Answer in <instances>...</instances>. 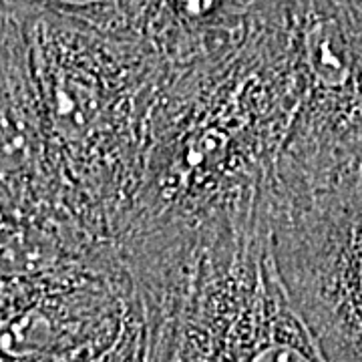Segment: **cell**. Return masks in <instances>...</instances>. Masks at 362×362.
I'll use <instances>...</instances> for the list:
<instances>
[{"mask_svg": "<svg viewBox=\"0 0 362 362\" xmlns=\"http://www.w3.org/2000/svg\"><path fill=\"white\" fill-rule=\"evenodd\" d=\"M39 90L54 194L52 228L113 244L137 192L161 93L145 75L109 69L63 16L13 0Z\"/></svg>", "mask_w": 362, "mask_h": 362, "instance_id": "obj_1", "label": "cell"}, {"mask_svg": "<svg viewBox=\"0 0 362 362\" xmlns=\"http://www.w3.org/2000/svg\"><path fill=\"white\" fill-rule=\"evenodd\" d=\"M286 294L328 362H362V175L270 199Z\"/></svg>", "mask_w": 362, "mask_h": 362, "instance_id": "obj_4", "label": "cell"}, {"mask_svg": "<svg viewBox=\"0 0 362 362\" xmlns=\"http://www.w3.org/2000/svg\"><path fill=\"white\" fill-rule=\"evenodd\" d=\"M294 54L300 95L270 197L362 175V0H308Z\"/></svg>", "mask_w": 362, "mask_h": 362, "instance_id": "obj_3", "label": "cell"}, {"mask_svg": "<svg viewBox=\"0 0 362 362\" xmlns=\"http://www.w3.org/2000/svg\"><path fill=\"white\" fill-rule=\"evenodd\" d=\"M133 290L149 362H328L280 282L270 218Z\"/></svg>", "mask_w": 362, "mask_h": 362, "instance_id": "obj_2", "label": "cell"}, {"mask_svg": "<svg viewBox=\"0 0 362 362\" xmlns=\"http://www.w3.org/2000/svg\"><path fill=\"white\" fill-rule=\"evenodd\" d=\"M87 362H149L147 361V349H145V330H143L139 302L131 310L129 318L115 342L107 350H103L99 356Z\"/></svg>", "mask_w": 362, "mask_h": 362, "instance_id": "obj_5", "label": "cell"}, {"mask_svg": "<svg viewBox=\"0 0 362 362\" xmlns=\"http://www.w3.org/2000/svg\"><path fill=\"white\" fill-rule=\"evenodd\" d=\"M175 11L185 21H204L216 6V0H175Z\"/></svg>", "mask_w": 362, "mask_h": 362, "instance_id": "obj_6", "label": "cell"}]
</instances>
